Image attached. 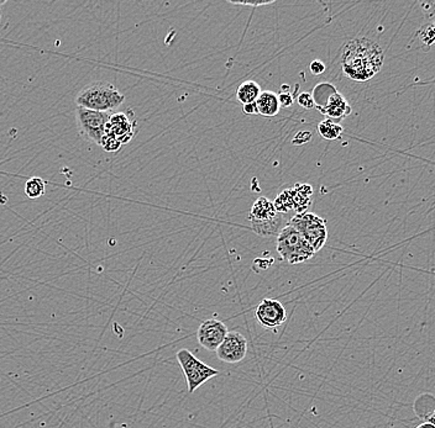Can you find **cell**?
<instances>
[{
  "mask_svg": "<svg viewBox=\"0 0 435 428\" xmlns=\"http://www.w3.org/2000/svg\"><path fill=\"white\" fill-rule=\"evenodd\" d=\"M385 54L379 44L367 37L346 42L341 51V68L349 79L367 82L380 72Z\"/></svg>",
  "mask_w": 435,
  "mask_h": 428,
  "instance_id": "obj_1",
  "label": "cell"
},
{
  "mask_svg": "<svg viewBox=\"0 0 435 428\" xmlns=\"http://www.w3.org/2000/svg\"><path fill=\"white\" fill-rule=\"evenodd\" d=\"M125 101V96L108 82H96L83 88L76 98L79 108L110 113L119 108Z\"/></svg>",
  "mask_w": 435,
  "mask_h": 428,
  "instance_id": "obj_2",
  "label": "cell"
},
{
  "mask_svg": "<svg viewBox=\"0 0 435 428\" xmlns=\"http://www.w3.org/2000/svg\"><path fill=\"white\" fill-rule=\"evenodd\" d=\"M286 215L277 213L272 201L265 196L259 198L249 213V221L251 228L257 236L271 237L279 236L286 225Z\"/></svg>",
  "mask_w": 435,
  "mask_h": 428,
  "instance_id": "obj_3",
  "label": "cell"
},
{
  "mask_svg": "<svg viewBox=\"0 0 435 428\" xmlns=\"http://www.w3.org/2000/svg\"><path fill=\"white\" fill-rule=\"evenodd\" d=\"M277 252L289 265L307 262L316 255L309 242L292 225H286L276 240Z\"/></svg>",
  "mask_w": 435,
  "mask_h": 428,
  "instance_id": "obj_4",
  "label": "cell"
},
{
  "mask_svg": "<svg viewBox=\"0 0 435 428\" xmlns=\"http://www.w3.org/2000/svg\"><path fill=\"white\" fill-rule=\"evenodd\" d=\"M313 99L316 109L326 118L341 121L351 114V106L345 96L331 83H319L313 89Z\"/></svg>",
  "mask_w": 435,
  "mask_h": 428,
  "instance_id": "obj_5",
  "label": "cell"
},
{
  "mask_svg": "<svg viewBox=\"0 0 435 428\" xmlns=\"http://www.w3.org/2000/svg\"><path fill=\"white\" fill-rule=\"evenodd\" d=\"M176 357L179 360V365L184 370L189 394H193L209 379L216 378V375H219V370L206 365L204 362L198 360L192 352L188 351L186 348L177 352Z\"/></svg>",
  "mask_w": 435,
  "mask_h": 428,
  "instance_id": "obj_6",
  "label": "cell"
},
{
  "mask_svg": "<svg viewBox=\"0 0 435 428\" xmlns=\"http://www.w3.org/2000/svg\"><path fill=\"white\" fill-rule=\"evenodd\" d=\"M297 231L309 242L314 252L321 251L328 241V228L326 221L314 213H302L296 214L289 221Z\"/></svg>",
  "mask_w": 435,
  "mask_h": 428,
  "instance_id": "obj_7",
  "label": "cell"
},
{
  "mask_svg": "<svg viewBox=\"0 0 435 428\" xmlns=\"http://www.w3.org/2000/svg\"><path fill=\"white\" fill-rule=\"evenodd\" d=\"M110 115V113H101L78 106L76 109L78 128L88 140L101 146V138L106 133Z\"/></svg>",
  "mask_w": 435,
  "mask_h": 428,
  "instance_id": "obj_8",
  "label": "cell"
},
{
  "mask_svg": "<svg viewBox=\"0 0 435 428\" xmlns=\"http://www.w3.org/2000/svg\"><path fill=\"white\" fill-rule=\"evenodd\" d=\"M255 317L262 328L276 331L286 322L287 311L280 301L276 299H264L257 305Z\"/></svg>",
  "mask_w": 435,
  "mask_h": 428,
  "instance_id": "obj_9",
  "label": "cell"
},
{
  "mask_svg": "<svg viewBox=\"0 0 435 428\" xmlns=\"http://www.w3.org/2000/svg\"><path fill=\"white\" fill-rule=\"evenodd\" d=\"M216 357L224 363L236 365L245 360L248 353V340L236 331L228 332L224 341L216 348Z\"/></svg>",
  "mask_w": 435,
  "mask_h": 428,
  "instance_id": "obj_10",
  "label": "cell"
},
{
  "mask_svg": "<svg viewBox=\"0 0 435 428\" xmlns=\"http://www.w3.org/2000/svg\"><path fill=\"white\" fill-rule=\"evenodd\" d=\"M228 332V327L223 321L218 319L206 320L198 328L197 341L199 346L206 351L216 352Z\"/></svg>",
  "mask_w": 435,
  "mask_h": 428,
  "instance_id": "obj_11",
  "label": "cell"
},
{
  "mask_svg": "<svg viewBox=\"0 0 435 428\" xmlns=\"http://www.w3.org/2000/svg\"><path fill=\"white\" fill-rule=\"evenodd\" d=\"M106 128L114 135L115 138L121 145H126L133 140L135 133V121L133 118H129L125 113H116L110 115Z\"/></svg>",
  "mask_w": 435,
  "mask_h": 428,
  "instance_id": "obj_12",
  "label": "cell"
},
{
  "mask_svg": "<svg viewBox=\"0 0 435 428\" xmlns=\"http://www.w3.org/2000/svg\"><path fill=\"white\" fill-rule=\"evenodd\" d=\"M413 410L417 414V417L423 422L434 424L435 426V395L426 392L421 394L414 400Z\"/></svg>",
  "mask_w": 435,
  "mask_h": 428,
  "instance_id": "obj_13",
  "label": "cell"
},
{
  "mask_svg": "<svg viewBox=\"0 0 435 428\" xmlns=\"http://www.w3.org/2000/svg\"><path fill=\"white\" fill-rule=\"evenodd\" d=\"M289 192L294 210L297 211V214L307 213L308 208L311 206V195H313V189L311 185L296 184L294 188H289Z\"/></svg>",
  "mask_w": 435,
  "mask_h": 428,
  "instance_id": "obj_14",
  "label": "cell"
},
{
  "mask_svg": "<svg viewBox=\"0 0 435 428\" xmlns=\"http://www.w3.org/2000/svg\"><path fill=\"white\" fill-rule=\"evenodd\" d=\"M256 106L259 114L265 118H274L281 110L279 94L270 91H261L256 101Z\"/></svg>",
  "mask_w": 435,
  "mask_h": 428,
  "instance_id": "obj_15",
  "label": "cell"
},
{
  "mask_svg": "<svg viewBox=\"0 0 435 428\" xmlns=\"http://www.w3.org/2000/svg\"><path fill=\"white\" fill-rule=\"evenodd\" d=\"M261 94V87L255 81H246L241 83L236 91V99L241 104H251L256 103L259 96Z\"/></svg>",
  "mask_w": 435,
  "mask_h": 428,
  "instance_id": "obj_16",
  "label": "cell"
},
{
  "mask_svg": "<svg viewBox=\"0 0 435 428\" xmlns=\"http://www.w3.org/2000/svg\"><path fill=\"white\" fill-rule=\"evenodd\" d=\"M344 133V128L339 123H336L334 120L326 118L318 125V133L321 135V138H324L326 141H334L339 140Z\"/></svg>",
  "mask_w": 435,
  "mask_h": 428,
  "instance_id": "obj_17",
  "label": "cell"
},
{
  "mask_svg": "<svg viewBox=\"0 0 435 428\" xmlns=\"http://www.w3.org/2000/svg\"><path fill=\"white\" fill-rule=\"evenodd\" d=\"M46 192V182L40 177H32L25 184V194L30 199L41 198Z\"/></svg>",
  "mask_w": 435,
  "mask_h": 428,
  "instance_id": "obj_18",
  "label": "cell"
},
{
  "mask_svg": "<svg viewBox=\"0 0 435 428\" xmlns=\"http://www.w3.org/2000/svg\"><path fill=\"white\" fill-rule=\"evenodd\" d=\"M417 37L426 47H431V46L434 45L435 24L428 23L423 25L417 31Z\"/></svg>",
  "mask_w": 435,
  "mask_h": 428,
  "instance_id": "obj_19",
  "label": "cell"
},
{
  "mask_svg": "<svg viewBox=\"0 0 435 428\" xmlns=\"http://www.w3.org/2000/svg\"><path fill=\"white\" fill-rule=\"evenodd\" d=\"M121 146H123V145H121V143L115 138L114 135L110 133L109 130L106 128V133H104V136L101 138V148L106 151V152H118V151L121 148Z\"/></svg>",
  "mask_w": 435,
  "mask_h": 428,
  "instance_id": "obj_20",
  "label": "cell"
},
{
  "mask_svg": "<svg viewBox=\"0 0 435 428\" xmlns=\"http://www.w3.org/2000/svg\"><path fill=\"white\" fill-rule=\"evenodd\" d=\"M297 103L301 108L306 110H311L316 108V104H314V99H313V96H311V93H307V91H304V93H301L297 98Z\"/></svg>",
  "mask_w": 435,
  "mask_h": 428,
  "instance_id": "obj_21",
  "label": "cell"
},
{
  "mask_svg": "<svg viewBox=\"0 0 435 428\" xmlns=\"http://www.w3.org/2000/svg\"><path fill=\"white\" fill-rule=\"evenodd\" d=\"M421 6L429 23L435 24V1H421Z\"/></svg>",
  "mask_w": 435,
  "mask_h": 428,
  "instance_id": "obj_22",
  "label": "cell"
},
{
  "mask_svg": "<svg viewBox=\"0 0 435 428\" xmlns=\"http://www.w3.org/2000/svg\"><path fill=\"white\" fill-rule=\"evenodd\" d=\"M311 140V133L309 131H299L296 133V136L292 140V143L294 146H301V145H306L308 142Z\"/></svg>",
  "mask_w": 435,
  "mask_h": 428,
  "instance_id": "obj_23",
  "label": "cell"
},
{
  "mask_svg": "<svg viewBox=\"0 0 435 428\" xmlns=\"http://www.w3.org/2000/svg\"><path fill=\"white\" fill-rule=\"evenodd\" d=\"M309 71L313 76H321L326 72V64L323 63L321 59H314L309 64Z\"/></svg>",
  "mask_w": 435,
  "mask_h": 428,
  "instance_id": "obj_24",
  "label": "cell"
},
{
  "mask_svg": "<svg viewBox=\"0 0 435 428\" xmlns=\"http://www.w3.org/2000/svg\"><path fill=\"white\" fill-rule=\"evenodd\" d=\"M230 4L233 5H246V6H254V8H257V6H266V5L274 4L275 1L274 0H270V1H234V0H229Z\"/></svg>",
  "mask_w": 435,
  "mask_h": 428,
  "instance_id": "obj_25",
  "label": "cell"
},
{
  "mask_svg": "<svg viewBox=\"0 0 435 428\" xmlns=\"http://www.w3.org/2000/svg\"><path fill=\"white\" fill-rule=\"evenodd\" d=\"M279 101H280L281 109L282 108H289L294 104V98L289 94V91H284L279 96Z\"/></svg>",
  "mask_w": 435,
  "mask_h": 428,
  "instance_id": "obj_26",
  "label": "cell"
},
{
  "mask_svg": "<svg viewBox=\"0 0 435 428\" xmlns=\"http://www.w3.org/2000/svg\"><path fill=\"white\" fill-rule=\"evenodd\" d=\"M243 111L245 113V114L248 115H259V110H257L256 103L244 105Z\"/></svg>",
  "mask_w": 435,
  "mask_h": 428,
  "instance_id": "obj_27",
  "label": "cell"
},
{
  "mask_svg": "<svg viewBox=\"0 0 435 428\" xmlns=\"http://www.w3.org/2000/svg\"><path fill=\"white\" fill-rule=\"evenodd\" d=\"M416 428H435V426L434 424H428V422H423V424H419V426Z\"/></svg>",
  "mask_w": 435,
  "mask_h": 428,
  "instance_id": "obj_28",
  "label": "cell"
},
{
  "mask_svg": "<svg viewBox=\"0 0 435 428\" xmlns=\"http://www.w3.org/2000/svg\"><path fill=\"white\" fill-rule=\"evenodd\" d=\"M5 4H6V1H5V0H3V1H0V21H1V14H3V10H1V6Z\"/></svg>",
  "mask_w": 435,
  "mask_h": 428,
  "instance_id": "obj_29",
  "label": "cell"
}]
</instances>
